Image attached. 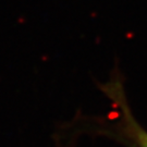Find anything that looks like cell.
<instances>
[{
    "mask_svg": "<svg viewBox=\"0 0 147 147\" xmlns=\"http://www.w3.org/2000/svg\"><path fill=\"white\" fill-rule=\"evenodd\" d=\"M102 88L119 109L121 130L123 133L134 144H136L137 147H147V131L135 120L130 111L120 81L112 80L108 84L104 85Z\"/></svg>",
    "mask_w": 147,
    "mask_h": 147,
    "instance_id": "cell-1",
    "label": "cell"
}]
</instances>
